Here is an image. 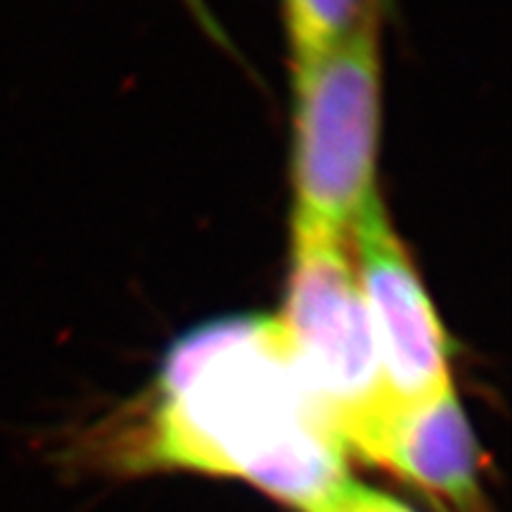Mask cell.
I'll list each match as a JSON object with an SVG mask.
<instances>
[{
    "label": "cell",
    "instance_id": "277c9868",
    "mask_svg": "<svg viewBox=\"0 0 512 512\" xmlns=\"http://www.w3.org/2000/svg\"><path fill=\"white\" fill-rule=\"evenodd\" d=\"M349 245L396 411L453 392L446 332L380 200L349 230Z\"/></svg>",
    "mask_w": 512,
    "mask_h": 512
},
{
    "label": "cell",
    "instance_id": "5b68a950",
    "mask_svg": "<svg viewBox=\"0 0 512 512\" xmlns=\"http://www.w3.org/2000/svg\"><path fill=\"white\" fill-rule=\"evenodd\" d=\"M373 465L411 484L439 512H489L477 439L456 389L396 411Z\"/></svg>",
    "mask_w": 512,
    "mask_h": 512
},
{
    "label": "cell",
    "instance_id": "3957f363",
    "mask_svg": "<svg viewBox=\"0 0 512 512\" xmlns=\"http://www.w3.org/2000/svg\"><path fill=\"white\" fill-rule=\"evenodd\" d=\"M380 15L294 64V219L349 235L380 200Z\"/></svg>",
    "mask_w": 512,
    "mask_h": 512
},
{
    "label": "cell",
    "instance_id": "6da1fadb",
    "mask_svg": "<svg viewBox=\"0 0 512 512\" xmlns=\"http://www.w3.org/2000/svg\"><path fill=\"white\" fill-rule=\"evenodd\" d=\"M136 434L133 467L240 479L302 510L347 482V446L275 316L214 320L178 339Z\"/></svg>",
    "mask_w": 512,
    "mask_h": 512
},
{
    "label": "cell",
    "instance_id": "8992f818",
    "mask_svg": "<svg viewBox=\"0 0 512 512\" xmlns=\"http://www.w3.org/2000/svg\"><path fill=\"white\" fill-rule=\"evenodd\" d=\"M380 5L382 0H283L292 62L302 64L337 46L366 19L380 15Z\"/></svg>",
    "mask_w": 512,
    "mask_h": 512
},
{
    "label": "cell",
    "instance_id": "7a4b0ae2",
    "mask_svg": "<svg viewBox=\"0 0 512 512\" xmlns=\"http://www.w3.org/2000/svg\"><path fill=\"white\" fill-rule=\"evenodd\" d=\"M275 318L349 456L373 463L396 406L384 382L349 235L294 219L285 306Z\"/></svg>",
    "mask_w": 512,
    "mask_h": 512
},
{
    "label": "cell",
    "instance_id": "52a82bcc",
    "mask_svg": "<svg viewBox=\"0 0 512 512\" xmlns=\"http://www.w3.org/2000/svg\"><path fill=\"white\" fill-rule=\"evenodd\" d=\"M304 512H415L399 498L382 494L370 486L342 482Z\"/></svg>",
    "mask_w": 512,
    "mask_h": 512
}]
</instances>
